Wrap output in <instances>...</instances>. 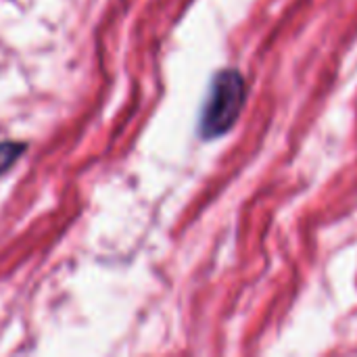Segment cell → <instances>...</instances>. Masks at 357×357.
<instances>
[{
  "mask_svg": "<svg viewBox=\"0 0 357 357\" xmlns=\"http://www.w3.org/2000/svg\"><path fill=\"white\" fill-rule=\"evenodd\" d=\"M247 102V82L238 69H220L209 84L201 117L199 134L203 140H215L228 134Z\"/></svg>",
  "mask_w": 357,
  "mask_h": 357,
  "instance_id": "6da1fadb",
  "label": "cell"
},
{
  "mask_svg": "<svg viewBox=\"0 0 357 357\" xmlns=\"http://www.w3.org/2000/svg\"><path fill=\"white\" fill-rule=\"evenodd\" d=\"M25 144H21V142H15V140H4V142H0V176L4 174V172H8L17 161H19V157L25 153Z\"/></svg>",
  "mask_w": 357,
  "mask_h": 357,
  "instance_id": "7a4b0ae2",
  "label": "cell"
}]
</instances>
